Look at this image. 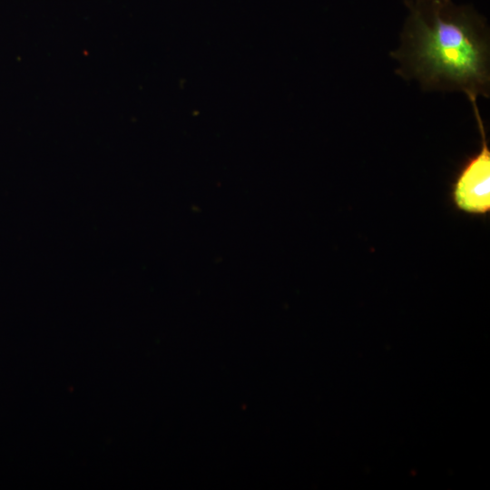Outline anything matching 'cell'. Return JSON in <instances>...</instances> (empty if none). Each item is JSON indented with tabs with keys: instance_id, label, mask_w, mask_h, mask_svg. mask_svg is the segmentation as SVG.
I'll return each instance as SVG.
<instances>
[{
	"instance_id": "6da1fadb",
	"label": "cell",
	"mask_w": 490,
	"mask_h": 490,
	"mask_svg": "<svg viewBox=\"0 0 490 490\" xmlns=\"http://www.w3.org/2000/svg\"><path fill=\"white\" fill-rule=\"evenodd\" d=\"M398 46L397 74L423 90L460 93L469 102L490 93V32L486 19L453 0L407 4Z\"/></svg>"
},
{
	"instance_id": "7a4b0ae2",
	"label": "cell",
	"mask_w": 490,
	"mask_h": 490,
	"mask_svg": "<svg viewBox=\"0 0 490 490\" xmlns=\"http://www.w3.org/2000/svg\"><path fill=\"white\" fill-rule=\"evenodd\" d=\"M481 134V150L465 164L452 191L456 207L472 214L490 211V149L477 101L470 103Z\"/></svg>"
},
{
	"instance_id": "3957f363",
	"label": "cell",
	"mask_w": 490,
	"mask_h": 490,
	"mask_svg": "<svg viewBox=\"0 0 490 490\" xmlns=\"http://www.w3.org/2000/svg\"><path fill=\"white\" fill-rule=\"evenodd\" d=\"M431 1H436V0H404L405 4H416V3H425V2H431Z\"/></svg>"
}]
</instances>
